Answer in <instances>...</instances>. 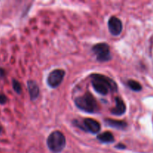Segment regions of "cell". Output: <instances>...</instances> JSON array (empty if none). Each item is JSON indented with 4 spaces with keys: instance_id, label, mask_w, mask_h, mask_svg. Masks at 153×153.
I'll return each instance as SVG.
<instances>
[{
    "instance_id": "4fadbf2b",
    "label": "cell",
    "mask_w": 153,
    "mask_h": 153,
    "mask_svg": "<svg viewBox=\"0 0 153 153\" xmlns=\"http://www.w3.org/2000/svg\"><path fill=\"white\" fill-rule=\"evenodd\" d=\"M12 85H13V88L15 92L18 94H20L21 92H22V87H21L20 83L17 80H16V79H13Z\"/></svg>"
},
{
    "instance_id": "277c9868",
    "label": "cell",
    "mask_w": 153,
    "mask_h": 153,
    "mask_svg": "<svg viewBox=\"0 0 153 153\" xmlns=\"http://www.w3.org/2000/svg\"><path fill=\"white\" fill-rule=\"evenodd\" d=\"M92 50L97 56V59L100 62L108 61L111 58L110 49L107 43H97L95 46H93Z\"/></svg>"
},
{
    "instance_id": "2e32d148",
    "label": "cell",
    "mask_w": 153,
    "mask_h": 153,
    "mask_svg": "<svg viewBox=\"0 0 153 153\" xmlns=\"http://www.w3.org/2000/svg\"><path fill=\"white\" fill-rule=\"evenodd\" d=\"M4 76V70L3 69L0 68V77H2Z\"/></svg>"
},
{
    "instance_id": "9a60e30c",
    "label": "cell",
    "mask_w": 153,
    "mask_h": 153,
    "mask_svg": "<svg viewBox=\"0 0 153 153\" xmlns=\"http://www.w3.org/2000/svg\"><path fill=\"white\" fill-rule=\"evenodd\" d=\"M116 148H118L119 149H124L126 148V146L125 145L122 144V143H119L118 145H117Z\"/></svg>"
},
{
    "instance_id": "7a4b0ae2",
    "label": "cell",
    "mask_w": 153,
    "mask_h": 153,
    "mask_svg": "<svg viewBox=\"0 0 153 153\" xmlns=\"http://www.w3.org/2000/svg\"><path fill=\"white\" fill-rule=\"evenodd\" d=\"M75 104L80 110L87 113H94L99 109L97 100L90 92L85 93L82 97L76 98Z\"/></svg>"
},
{
    "instance_id": "3957f363",
    "label": "cell",
    "mask_w": 153,
    "mask_h": 153,
    "mask_svg": "<svg viewBox=\"0 0 153 153\" xmlns=\"http://www.w3.org/2000/svg\"><path fill=\"white\" fill-rule=\"evenodd\" d=\"M47 146L52 152H61L66 146L65 136L61 131H55L49 134L47 138Z\"/></svg>"
},
{
    "instance_id": "52a82bcc",
    "label": "cell",
    "mask_w": 153,
    "mask_h": 153,
    "mask_svg": "<svg viewBox=\"0 0 153 153\" xmlns=\"http://www.w3.org/2000/svg\"><path fill=\"white\" fill-rule=\"evenodd\" d=\"M84 126L85 127L87 131L92 134L98 133L101 129V126H100L99 122H97L95 120L91 119V118H86L84 120Z\"/></svg>"
},
{
    "instance_id": "8fae6325",
    "label": "cell",
    "mask_w": 153,
    "mask_h": 153,
    "mask_svg": "<svg viewBox=\"0 0 153 153\" xmlns=\"http://www.w3.org/2000/svg\"><path fill=\"white\" fill-rule=\"evenodd\" d=\"M97 139L100 140L102 143H113L114 141V135L110 131H105V132L101 133L97 136Z\"/></svg>"
},
{
    "instance_id": "7c38bea8",
    "label": "cell",
    "mask_w": 153,
    "mask_h": 153,
    "mask_svg": "<svg viewBox=\"0 0 153 153\" xmlns=\"http://www.w3.org/2000/svg\"><path fill=\"white\" fill-rule=\"evenodd\" d=\"M128 85L132 91H141L142 86L139 82H136L134 80H129L128 82Z\"/></svg>"
},
{
    "instance_id": "ba28073f",
    "label": "cell",
    "mask_w": 153,
    "mask_h": 153,
    "mask_svg": "<svg viewBox=\"0 0 153 153\" xmlns=\"http://www.w3.org/2000/svg\"><path fill=\"white\" fill-rule=\"evenodd\" d=\"M115 103H116L115 107L111 110L112 114L116 115V116H121L125 114L126 111V107L125 103L123 101L122 99L120 97H116Z\"/></svg>"
},
{
    "instance_id": "9c48e42d",
    "label": "cell",
    "mask_w": 153,
    "mask_h": 153,
    "mask_svg": "<svg viewBox=\"0 0 153 153\" xmlns=\"http://www.w3.org/2000/svg\"><path fill=\"white\" fill-rule=\"evenodd\" d=\"M27 86H28L31 100L34 101L39 97V94H40V89H39L38 85L34 81L30 80L27 83Z\"/></svg>"
},
{
    "instance_id": "8992f818",
    "label": "cell",
    "mask_w": 153,
    "mask_h": 153,
    "mask_svg": "<svg viewBox=\"0 0 153 153\" xmlns=\"http://www.w3.org/2000/svg\"><path fill=\"white\" fill-rule=\"evenodd\" d=\"M109 31L114 36H118L120 34L123 30V24L120 19L116 16H111L108 22Z\"/></svg>"
},
{
    "instance_id": "6da1fadb",
    "label": "cell",
    "mask_w": 153,
    "mask_h": 153,
    "mask_svg": "<svg viewBox=\"0 0 153 153\" xmlns=\"http://www.w3.org/2000/svg\"><path fill=\"white\" fill-rule=\"evenodd\" d=\"M91 77L93 87L98 94L107 95L110 91L115 92L117 90L116 83L107 76L101 74H94Z\"/></svg>"
},
{
    "instance_id": "30bf717a",
    "label": "cell",
    "mask_w": 153,
    "mask_h": 153,
    "mask_svg": "<svg viewBox=\"0 0 153 153\" xmlns=\"http://www.w3.org/2000/svg\"><path fill=\"white\" fill-rule=\"evenodd\" d=\"M105 123L106 125H108V126L117 128V129L123 130L127 127V123L125 121L116 120L113 119H106L105 120Z\"/></svg>"
},
{
    "instance_id": "e0dca14e",
    "label": "cell",
    "mask_w": 153,
    "mask_h": 153,
    "mask_svg": "<svg viewBox=\"0 0 153 153\" xmlns=\"http://www.w3.org/2000/svg\"><path fill=\"white\" fill-rule=\"evenodd\" d=\"M1 130H2V128H1V126H0V133H1Z\"/></svg>"
},
{
    "instance_id": "5b68a950",
    "label": "cell",
    "mask_w": 153,
    "mask_h": 153,
    "mask_svg": "<svg viewBox=\"0 0 153 153\" xmlns=\"http://www.w3.org/2000/svg\"><path fill=\"white\" fill-rule=\"evenodd\" d=\"M65 76V71L63 70H55L51 72L47 78V84L50 88H56L61 84Z\"/></svg>"
},
{
    "instance_id": "5bb4252c",
    "label": "cell",
    "mask_w": 153,
    "mask_h": 153,
    "mask_svg": "<svg viewBox=\"0 0 153 153\" xmlns=\"http://www.w3.org/2000/svg\"><path fill=\"white\" fill-rule=\"evenodd\" d=\"M7 98L4 94H0V104H5L7 102Z\"/></svg>"
}]
</instances>
